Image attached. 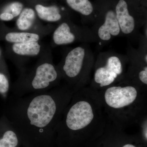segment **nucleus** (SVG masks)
Segmentation results:
<instances>
[{
	"instance_id": "19",
	"label": "nucleus",
	"mask_w": 147,
	"mask_h": 147,
	"mask_svg": "<svg viewBox=\"0 0 147 147\" xmlns=\"http://www.w3.org/2000/svg\"><path fill=\"white\" fill-rule=\"evenodd\" d=\"M122 147H137L136 146L134 145L131 144H126L124 145Z\"/></svg>"
},
{
	"instance_id": "7",
	"label": "nucleus",
	"mask_w": 147,
	"mask_h": 147,
	"mask_svg": "<svg viewBox=\"0 0 147 147\" xmlns=\"http://www.w3.org/2000/svg\"><path fill=\"white\" fill-rule=\"evenodd\" d=\"M57 70L53 64L45 63L38 67L35 75L32 82L35 89H42L50 86L58 79Z\"/></svg>"
},
{
	"instance_id": "8",
	"label": "nucleus",
	"mask_w": 147,
	"mask_h": 147,
	"mask_svg": "<svg viewBox=\"0 0 147 147\" xmlns=\"http://www.w3.org/2000/svg\"><path fill=\"white\" fill-rule=\"evenodd\" d=\"M67 3L72 9L83 16L82 23L84 25L92 24L94 20V7L89 0H66Z\"/></svg>"
},
{
	"instance_id": "2",
	"label": "nucleus",
	"mask_w": 147,
	"mask_h": 147,
	"mask_svg": "<svg viewBox=\"0 0 147 147\" xmlns=\"http://www.w3.org/2000/svg\"><path fill=\"white\" fill-rule=\"evenodd\" d=\"M128 59L112 50L100 52L95 59L93 76L90 87L100 91L122 81L126 73Z\"/></svg>"
},
{
	"instance_id": "5",
	"label": "nucleus",
	"mask_w": 147,
	"mask_h": 147,
	"mask_svg": "<svg viewBox=\"0 0 147 147\" xmlns=\"http://www.w3.org/2000/svg\"><path fill=\"white\" fill-rule=\"evenodd\" d=\"M57 110V102L51 96L41 95L32 100L27 110V116L32 125L43 128L53 120Z\"/></svg>"
},
{
	"instance_id": "17",
	"label": "nucleus",
	"mask_w": 147,
	"mask_h": 147,
	"mask_svg": "<svg viewBox=\"0 0 147 147\" xmlns=\"http://www.w3.org/2000/svg\"><path fill=\"white\" fill-rule=\"evenodd\" d=\"M14 18L12 14L8 12H4L0 15V19L3 21H9Z\"/></svg>"
},
{
	"instance_id": "12",
	"label": "nucleus",
	"mask_w": 147,
	"mask_h": 147,
	"mask_svg": "<svg viewBox=\"0 0 147 147\" xmlns=\"http://www.w3.org/2000/svg\"><path fill=\"white\" fill-rule=\"evenodd\" d=\"M35 17V12L32 9H24L21 11L16 21L17 28L22 31L29 30L32 26Z\"/></svg>"
},
{
	"instance_id": "13",
	"label": "nucleus",
	"mask_w": 147,
	"mask_h": 147,
	"mask_svg": "<svg viewBox=\"0 0 147 147\" xmlns=\"http://www.w3.org/2000/svg\"><path fill=\"white\" fill-rule=\"evenodd\" d=\"M18 140L13 131L9 130L4 134L3 138L0 139V147H16Z\"/></svg>"
},
{
	"instance_id": "16",
	"label": "nucleus",
	"mask_w": 147,
	"mask_h": 147,
	"mask_svg": "<svg viewBox=\"0 0 147 147\" xmlns=\"http://www.w3.org/2000/svg\"><path fill=\"white\" fill-rule=\"evenodd\" d=\"M9 84L8 79L3 74L0 73V93L5 94L8 91Z\"/></svg>"
},
{
	"instance_id": "10",
	"label": "nucleus",
	"mask_w": 147,
	"mask_h": 147,
	"mask_svg": "<svg viewBox=\"0 0 147 147\" xmlns=\"http://www.w3.org/2000/svg\"><path fill=\"white\" fill-rule=\"evenodd\" d=\"M12 50L15 54L21 56H36L40 50V45L37 42L14 43Z\"/></svg>"
},
{
	"instance_id": "11",
	"label": "nucleus",
	"mask_w": 147,
	"mask_h": 147,
	"mask_svg": "<svg viewBox=\"0 0 147 147\" xmlns=\"http://www.w3.org/2000/svg\"><path fill=\"white\" fill-rule=\"evenodd\" d=\"M39 39V35L26 32H11L5 36L7 41L13 43L38 42Z\"/></svg>"
},
{
	"instance_id": "1",
	"label": "nucleus",
	"mask_w": 147,
	"mask_h": 147,
	"mask_svg": "<svg viewBox=\"0 0 147 147\" xmlns=\"http://www.w3.org/2000/svg\"><path fill=\"white\" fill-rule=\"evenodd\" d=\"M97 91L108 120L113 125L139 124L147 117V90L122 80Z\"/></svg>"
},
{
	"instance_id": "6",
	"label": "nucleus",
	"mask_w": 147,
	"mask_h": 147,
	"mask_svg": "<svg viewBox=\"0 0 147 147\" xmlns=\"http://www.w3.org/2000/svg\"><path fill=\"white\" fill-rule=\"evenodd\" d=\"M126 50L128 65L123 80L147 90V62L129 42L127 43Z\"/></svg>"
},
{
	"instance_id": "15",
	"label": "nucleus",
	"mask_w": 147,
	"mask_h": 147,
	"mask_svg": "<svg viewBox=\"0 0 147 147\" xmlns=\"http://www.w3.org/2000/svg\"><path fill=\"white\" fill-rule=\"evenodd\" d=\"M23 5L21 3L18 2L12 3L9 6L7 9L9 11L6 12L11 13L13 17H16L20 15L23 10Z\"/></svg>"
},
{
	"instance_id": "14",
	"label": "nucleus",
	"mask_w": 147,
	"mask_h": 147,
	"mask_svg": "<svg viewBox=\"0 0 147 147\" xmlns=\"http://www.w3.org/2000/svg\"><path fill=\"white\" fill-rule=\"evenodd\" d=\"M138 41L139 46L137 48V51L140 56L147 62V37L142 33L139 34Z\"/></svg>"
},
{
	"instance_id": "18",
	"label": "nucleus",
	"mask_w": 147,
	"mask_h": 147,
	"mask_svg": "<svg viewBox=\"0 0 147 147\" xmlns=\"http://www.w3.org/2000/svg\"><path fill=\"white\" fill-rule=\"evenodd\" d=\"M143 29H144V33L143 34L146 37H147V23L143 26Z\"/></svg>"
},
{
	"instance_id": "3",
	"label": "nucleus",
	"mask_w": 147,
	"mask_h": 147,
	"mask_svg": "<svg viewBox=\"0 0 147 147\" xmlns=\"http://www.w3.org/2000/svg\"><path fill=\"white\" fill-rule=\"evenodd\" d=\"M95 59L90 45L85 42L72 48L65 55L62 72L74 85L76 92L90 83Z\"/></svg>"
},
{
	"instance_id": "4",
	"label": "nucleus",
	"mask_w": 147,
	"mask_h": 147,
	"mask_svg": "<svg viewBox=\"0 0 147 147\" xmlns=\"http://www.w3.org/2000/svg\"><path fill=\"white\" fill-rule=\"evenodd\" d=\"M98 46L103 47L117 37L122 36L115 8H105L95 14L94 21L90 28Z\"/></svg>"
},
{
	"instance_id": "9",
	"label": "nucleus",
	"mask_w": 147,
	"mask_h": 147,
	"mask_svg": "<svg viewBox=\"0 0 147 147\" xmlns=\"http://www.w3.org/2000/svg\"><path fill=\"white\" fill-rule=\"evenodd\" d=\"M38 16L41 20L49 22H58L62 19L60 10L56 5L45 7L40 4L36 5Z\"/></svg>"
}]
</instances>
